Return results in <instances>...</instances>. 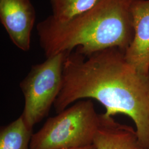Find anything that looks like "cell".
I'll return each instance as SVG.
<instances>
[{
  "label": "cell",
  "instance_id": "6da1fadb",
  "mask_svg": "<svg viewBox=\"0 0 149 149\" xmlns=\"http://www.w3.org/2000/svg\"><path fill=\"white\" fill-rule=\"evenodd\" d=\"M84 98L101 103L106 116L123 114L131 118L140 143L149 149V74L135 69L124 52L113 48L89 55L76 51L68 54L55 111L59 113Z\"/></svg>",
  "mask_w": 149,
  "mask_h": 149
},
{
  "label": "cell",
  "instance_id": "7a4b0ae2",
  "mask_svg": "<svg viewBox=\"0 0 149 149\" xmlns=\"http://www.w3.org/2000/svg\"><path fill=\"white\" fill-rule=\"evenodd\" d=\"M133 0H101L68 21L49 16L37 26L47 58L75 51L85 55L109 48L125 52L134 37Z\"/></svg>",
  "mask_w": 149,
  "mask_h": 149
},
{
  "label": "cell",
  "instance_id": "3957f363",
  "mask_svg": "<svg viewBox=\"0 0 149 149\" xmlns=\"http://www.w3.org/2000/svg\"><path fill=\"white\" fill-rule=\"evenodd\" d=\"M100 114L91 100L75 103L53 117L32 135L30 149H63L93 144Z\"/></svg>",
  "mask_w": 149,
  "mask_h": 149
},
{
  "label": "cell",
  "instance_id": "277c9868",
  "mask_svg": "<svg viewBox=\"0 0 149 149\" xmlns=\"http://www.w3.org/2000/svg\"><path fill=\"white\" fill-rule=\"evenodd\" d=\"M68 54H56L47 58L42 63L32 66L20 83L24 98L21 116L31 130L48 115L59 95L63 83L64 62Z\"/></svg>",
  "mask_w": 149,
  "mask_h": 149
},
{
  "label": "cell",
  "instance_id": "5b68a950",
  "mask_svg": "<svg viewBox=\"0 0 149 149\" xmlns=\"http://www.w3.org/2000/svg\"><path fill=\"white\" fill-rule=\"evenodd\" d=\"M36 11L30 0H0V21L12 42L28 52L36 21Z\"/></svg>",
  "mask_w": 149,
  "mask_h": 149
},
{
  "label": "cell",
  "instance_id": "8992f818",
  "mask_svg": "<svg viewBox=\"0 0 149 149\" xmlns=\"http://www.w3.org/2000/svg\"><path fill=\"white\" fill-rule=\"evenodd\" d=\"M131 11L134 34L125 58L139 72L149 74V0H133Z\"/></svg>",
  "mask_w": 149,
  "mask_h": 149
},
{
  "label": "cell",
  "instance_id": "52a82bcc",
  "mask_svg": "<svg viewBox=\"0 0 149 149\" xmlns=\"http://www.w3.org/2000/svg\"><path fill=\"white\" fill-rule=\"evenodd\" d=\"M93 144L96 149H144L136 130L104 114H100V125Z\"/></svg>",
  "mask_w": 149,
  "mask_h": 149
},
{
  "label": "cell",
  "instance_id": "ba28073f",
  "mask_svg": "<svg viewBox=\"0 0 149 149\" xmlns=\"http://www.w3.org/2000/svg\"><path fill=\"white\" fill-rule=\"evenodd\" d=\"M32 130L26 125L21 116L1 128L0 149H30Z\"/></svg>",
  "mask_w": 149,
  "mask_h": 149
},
{
  "label": "cell",
  "instance_id": "9c48e42d",
  "mask_svg": "<svg viewBox=\"0 0 149 149\" xmlns=\"http://www.w3.org/2000/svg\"><path fill=\"white\" fill-rule=\"evenodd\" d=\"M101 0H50L51 16L60 22L68 21L92 8Z\"/></svg>",
  "mask_w": 149,
  "mask_h": 149
},
{
  "label": "cell",
  "instance_id": "30bf717a",
  "mask_svg": "<svg viewBox=\"0 0 149 149\" xmlns=\"http://www.w3.org/2000/svg\"><path fill=\"white\" fill-rule=\"evenodd\" d=\"M96 149L95 146L93 144L85 146H81V147H77V148H67V149Z\"/></svg>",
  "mask_w": 149,
  "mask_h": 149
}]
</instances>
